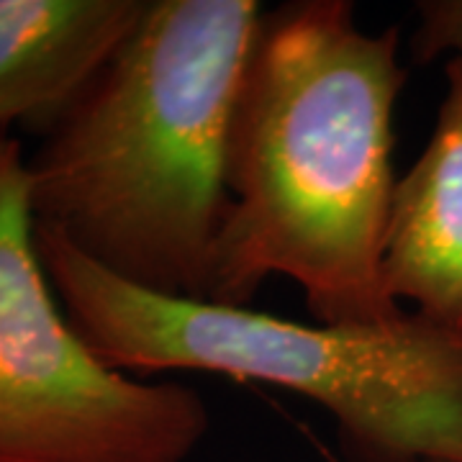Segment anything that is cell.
I'll return each mask as SVG.
<instances>
[{
  "label": "cell",
  "instance_id": "52a82bcc",
  "mask_svg": "<svg viewBox=\"0 0 462 462\" xmlns=\"http://www.w3.org/2000/svg\"><path fill=\"white\" fill-rule=\"evenodd\" d=\"M411 51L419 62L462 60V0H424L416 3V29Z\"/></svg>",
  "mask_w": 462,
  "mask_h": 462
},
{
  "label": "cell",
  "instance_id": "8992f818",
  "mask_svg": "<svg viewBox=\"0 0 462 462\" xmlns=\"http://www.w3.org/2000/svg\"><path fill=\"white\" fill-rule=\"evenodd\" d=\"M147 0H0V126L50 129L111 62Z\"/></svg>",
  "mask_w": 462,
  "mask_h": 462
},
{
  "label": "cell",
  "instance_id": "7a4b0ae2",
  "mask_svg": "<svg viewBox=\"0 0 462 462\" xmlns=\"http://www.w3.org/2000/svg\"><path fill=\"white\" fill-rule=\"evenodd\" d=\"M257 0H147L26 160L33 224L136 288L208 300Z\"/></svg>",
  "mask_w": 462,
  "mask_h": 462
},
{
  "label": "cell",
  "instance_id": "5b68a950",
  "mask_svg": "<svg viewBox=\"0 0 462 462\" xmlns=\"http://www.w3.org/2000/svg\"><path fill=\"white\" fill-rule=\"evenodd\" d=\"M445 80L430 142L396 182L383 270L393 300L462 329V60Z\"/></svg>",
  "mask_w": 462,
  "mask_h": 462
},
{
  "label": "cell",
  "instance_id": "6da1fadb",
  "mask_svg": "<svg viewBox=\"0 0 462 462\" xmlns=\"http://www.w3.org/2000/svg\"><path fill=\"white\" fill-rule=\"evenodd\" d=\"M403 85L396 29L367 32L345 0L264 11L231 126L229 214L208 300L249 306L281 275L321 324L409 311L383 270Z\"/></svg>",
  "mask_w": 462,
  "mask_h": 462
},
{
  "label": "cell",
  "instance_id": "277c9868",
  "mask_svg": "<svg viewBox=\"0 0 462 462\" xmlns=\"http://www.w3.org/2000/svg\"><path fill=\"white\" fill-rule=\"evenodd\" d=\"M208 430L196 388L132 378L72 329L33 245L26 160L0 139V462H188Z\"/></svg>",
  "mask_w": 462,
  "mask_h": 462
},
{
  "label": "cell",
  "instance_id": "3957f363",
  "mask_svg": "<svg viewBox=\"0 0 462 462\" xmlns=\"http://www.w3.org/2000/svg\"><path fill=\"white\" fill-rule=\"evenodd\" d=\"M33 245L67 321L116 370L216 373L314 401L357 462H462V329L416 311L385 324H306L136 288L60 231Z\"/></svg>",
  "mask_w": 462,
  "mask_h": 462
}]
</instances>
